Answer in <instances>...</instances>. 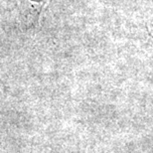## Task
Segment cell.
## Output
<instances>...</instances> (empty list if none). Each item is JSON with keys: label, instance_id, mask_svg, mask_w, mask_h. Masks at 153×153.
I'll return each instance as SVG.
<instances>
[{"label": "cell", "instance_id": "obj_1", "mask_svg": "<svg viewBox=\"0 0 153 153\" xmlns=\"http://www.w3.org/2000/svg\"><path fill=\"white\" fill-rule=\"evenodd\" d=\"M149 34H150L151 37L153 38V22H152V24L150 25V28H149Z\"/></svg>", "mask_w": 153, "mask_h": 153}]
</instances>
